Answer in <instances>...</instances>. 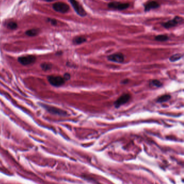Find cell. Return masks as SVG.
Instances as JSON below:
<instances>
[{"label": "cell", "instance_id": "cell-1", "mask_svg": "<svg viewBox=\"0 0 184 184\" xmlns=\"http://www.w3.org/2000/svg\"><path fill=\"white\" fill-rule=\"evenodd\" d=\"M184 20L182 17L176 16L171 20L168 21L161 24L162 26L166 29H169L172 27H174L179 25L182 24Z\"/></svg>", "mask_w": 184, "mask_h": 184}, {"label": "cell", "instance_id": "cell-2", "mask_svg": "<svg viewBox=\"0 0 184 184\" xmlns=\"http://www.w3.org/2000/svg\"><path fill=\"white\" fill-rule=\"evenodd\" d=\"M48 81L51 85L55 87L62 86L65 82L62 77L59 76H49L48 77Z\"/></svg>", "mask_w": 184, "mask_h": 184}, {"label": "cell", "instance_id": "cell-3", "mask_svg": "<svg viewBox=\"0 0 184 184\" xmlns=\"http://www.w3.org/2000/svg\"><path fill=\"white\" fill-rule=\"evenodd\" d=\"M52 8L54 11H56L57 12L64 14L69 11L70 7L68 4H66L65 3L58 2H56L52 5Z\"/></svg>", "mask_w": 184, "mask_h": 184}, {"label": "cell", "instance_id": "cell-4", "mask_svg": "<svg viewBox=\"0 0 184 184\" xmlns=\"http://www.w3.org/2000/svg\"><path fill=\"white\" fill-rule=\"evenodd\" d=\"M43 108H44L46 110H47L49 112L54 114L59 115V116H65L67 114L66 111L64 110H61L58 108H55L54 106L48 105L46 104H41Z\"/></svg>", "mask_w": 184, "mask_h": 184}, {"label": "cell", "instance_id": "cell-5", "mask_svg": "<svg viewBox=\"0 0 184 184\" xmlns=\"http://www.w3.org/2000/svg\"><path fill=\"white\" fill-rule=\"evenodd\" d=\"M36 58L33 55L21 56L18 58L19 63L23 65H29L33 64L36 62Z\"/></svg>", "mask_w": 184, "mask_h": 184}, {"label": "cell", "instance_id": "cell-6", "mask_svg": "<svg viewBox=\"0 0 184 184\" xmlns=\"http://www.w3.org/2000/svg\"><path fill=\"white\" fill-rule=\"evenodd\" d=\"M70 2L77 14L81 17H84L87 15V12L84 9L82 6L79 3V2L74 0L70 1Z\"/></svg>", "mask_w": 184, "mask_h": 184}, {"label": "cell", "instance_id": "cell-7", "mask_svg": "<svg viewBox=\"0 0 184 184\" xmlns=\"http://www.w3.org/2000/svg\"><path fill=\"white\" fill-rule=\"evenodd\" d=\"M130 6L128 3H122L119 2H112L108 4L109 8L113 9L117 11H123L128 8Z\"/></svg>", "mask_w": 184, "mask_h": 184}, {"label": "cell", "instance_id": "cell-8", "mask_svg": "<svg viewBox=\"0 0 184 184\" xmlns=\"http://www.w3.org/2000/svg\"><path fill=\"white\" fill-rule=\"evenodd\" d=\"M131 98V96L128 93H124L120 97L118 98L117 100L114 103V106L117 109L119 108L120 106L124 105L125 104L128 102Z\"/></svg>", "mask_w": 184, "mask_h": 184}, {"label": "cell", "instance_id": "cell-9", "mask_svg": "<svg viewBox=\"0 0 184 184\" xmlns=\"http://www.w3.org/2000/svg\"><path fill=\"white\" fill-rule=\"evenodd\" d=\"M108 60L111 62H115L117 63H122L124 61V56L122 53L112 54L108 56Z\"/></svg>", "mask_w": 184, "mask_h": 184}, {"label": "cell", "instance_id": "cell-10", "mask_svg": "<svg viewBox=\"0 0 184 184\" xmlns=\"http://www.w3.org/2000/svg\"><path fill=\"white\" fill-rule=\"evenodd\" d=\"M144 7H145L144 8L145 11L147 12V11H151L152 9L158 8L159 7H160V4L157 2L151 1V2H147V3L145 4Z\"/></svg>", "mask_w": 184, "mask_h": 184}, {"label": "cell", "instance_id": "cell-11", "mask_svg": "<svg viewBox=\"0 0 184 184\" xmlns=\"http://www.w3.org/2000/svg\"><path fill=\"white\" fill-rule=\"evenodd\" d=\"M87 41V39L85 37H82V36H77V37H74L73 39V43L74 44H81L84 42Z\"/></svg>", "mask_w": 184, "mask_h": 184}, {"label": "cell", "instance_id": "cell-12", "mask_svg": "<svg viewBox=\"0 0 184 184\" xmlns=\"http://www.w3.org/2000/svg\"><path fill=\"white\" fill-rule=\"evenodd\" d=\"M171 98V96L169 95H164L161 96L159 97L158 98V99H157V102L159 103L166 102V101H169Z\"/></svg>", "mask_w": 184, "mask_h": 184}, {"label": "cell", "instance_id": "cell-13", "mask_svg": "<svg viewBox=\"0 0 184 184\" xmlns=\"http://www.w3.org/2000/svg\"><path fill=\"white\" fill-rule=\"evenodd\" d=\"M183 56H184L183 54H180H180L178 53V54H174L173 55H172V56L170 57L169 60H170V62H176L177 61L179 60L181 58H182L183 57Z\"/></svg>", "mask_w": 184, "mask_h": 184}, {"label": "cell", "instance_id": "cell-14", "mask_svg": "<svg viewBox=\"0 0 184 184\" xmlns=\"http://www.w3.org/2000/svg\"><path fill=\"white\" fill-rule=\"evenodd\" d=\"M39 33V30L37 29H30L25 32V34L28 36L33 37L37 35Z\"/></svg>", "mask_w": 184, "mask_h": 184}, {"label": "cell", "instance_id": "cell-15", "mask_svg": "<svg viewBox=\"0 0 184 184\" xmlns=\"http://www.w3.org/2000/svg\"><path fill=\"white\" fill-rule=\"evenodd\" d=\"M168 37L165 35H159L155 37V41L159 42H165L168 41Z\"/></svg>", "mask_w": 184, "mask_h": 184}, {"label": "cell", "instance_id": "cell-16", "mask_svg": "<svg viewBox=\"0 0 184 184\" xmlns=\"http://www.w3.org/2000/svg\"><path fill=\"white\" fill-rule=\"evenodd\" d=\"M41 68L44 71H48L50 70L52 68V64L49 63H44L41 64Z\"/></svg>", "mask_w": 184, "mask_h": 184}, {"label": "cell", "instance_id": "cell-17", "mask_svg": "<svg viewBox=\"0 0 184 184\" xmlns=\"http://www.w3.org/2000/svg\"><path fill=\"white\" fill-rule=\"evenodd\" d=\"M150 83H151V85H153V86H155V87H157V88H160L163 85V84L161 83V82L159 81V80H158V79L152 80Z\"/></svg>", "mask_w": 184, "mask_h": 184}, {"label": "cell", "instance_id": "cell-18", "mask_svg": "<svg viewBox=\"0 0 184 184\" xmlns=\"http://www.w3.org/2000/svg\"><path fill=\"white\" fill-rule=\"evenodd\" d=\"M7 27H8V28H9V29L14 30V29H16L17 28V23H16V22H11L8 23Z\"/></svg>", "mask_w": 184, "mask_h": 184}, {"label": "cell", "instance_id": "cell-19", "mask_svg": "<svg viewBox=\"0 0 184 184\" xmlns=\"http://www.w3.org/2000/svg\"><path fill=\"white\" fill-rule=\"evenodd\" d=\"M70 74H69V73H65V74H64V76H63V78L64 79V80L65 81L69 80V79H70Z\"/></svg>", "mask_w": 184, "mask_h": 184}, {"label": "cell", "instance_id": "cell-20", "mask_svg": "<svg viewBox=\"0 0 184 184\" xmlns=\"http://www.w3.org/2000/svg\"><path fill=\"white\" fill-rule=\"evenodd\" d=\"M48 21H49L50 22L52 23V25H56L57 23V21L54 19H48Z\"/></svg>", "mask_w": 184, "mask_h": 184}, {"label": "cell", "instance_id": "cell-21", "mask_svg": "<svg viewBox=\"0 0 184 184\" xmlns=\"http://www.w3.org/2000/svg\"><path fill=\"white\" fill-rule=\"evenodd\" d=\"M128 81H128V79H124V80L121 82V84H128Z\"/></svg>", "mask_w": 184, "mask_h": 184}]
</instances>
